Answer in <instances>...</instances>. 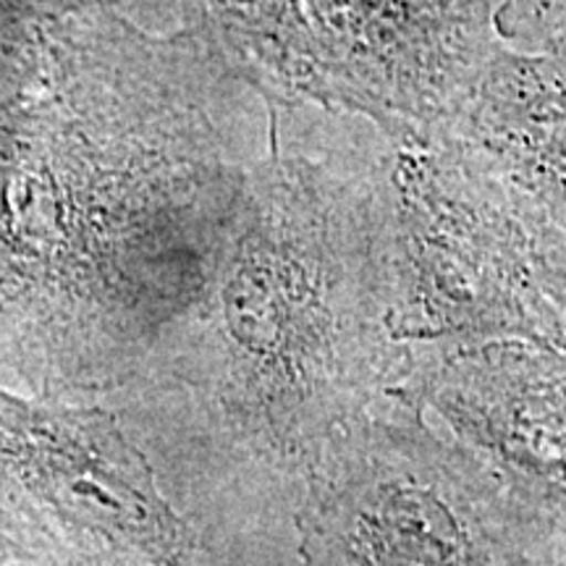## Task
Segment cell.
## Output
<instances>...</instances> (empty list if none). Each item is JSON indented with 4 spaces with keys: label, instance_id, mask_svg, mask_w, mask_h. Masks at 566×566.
Returning <instances> with one entry per match:
<instances>
[{
    "label": "cell",
    "instance_id": "obj_1",
    "mask_svg": "<svg viewBox=\"0 0 566 566\" xmlns=\"http://www.w3.org/2000/svg\"><path fill=\"white\" fill-rule=\"evenodd\" d=\"M373 129V126H370ZM304 150L271 122L221 258L216 394L237 443L300 483L415 367L391 331L378 147Z\"/></svg>",
    "mask_w": 566,
    "mask_h": 566
},
{
    "label": "cell",
    "instance_id": "obj_5",
    "mask_svg": "<svg viewBox=\"0 0 566 566\" xmlns=\"http://www.w3.org/2000/svg\"><path fill=\"white\" fill-rule=\"evenodd\" d=\"M0 475L74 533L150 566H195L192 530L103 409L0 391Z\"/></svg>",
    "mask_w": 566,
    "mask_h": 566
},
{
    "label": "cell",
    "instance_id": "obj_2",
    "mask_svg": "<svg viewBox=\"0 0 566 566\" xmlns=\"http://www.w3.org/2000/svg\"><path fill=\"white\" fill-rule=\"evenodd\" d=\"M375 147L396 344L417 357L548 325L554 265L527 187L454 129H375Z\"/></svg>",
    "mask_w": 566,
    "mask_h": 566
},
{
    "label": "cell",
    "instance_id": "obj_4",
    "mask_svg": "<svg viewBox=\"0 0 566 566\" xmlns=\"http://www.w3.org/2000/svg\"><path fill=\"white\" fill-rule=\"evenodd\" d=\"M296 527L304 566H537L527 509L391 394L310 467Z\"/></svg>",
    "mask_w": 566,
    "mask_h": 566
},
{
    "label": "cell",
    "instance_id": "obj_3",
    "mask_svg": "<svg viewBox=\"0 0 566 566\" xmlns=\"http://www.w3.org/2000/svg\"><path fill=\"white\" fill-rule=\"evenodd\" d=\"M495 3H239L208 19L268 108L315 103L384 134L451 129L504 48Z\"/></svg>",
    "mask_w": 566,
    "mask_h": 566
}]
</instances>
